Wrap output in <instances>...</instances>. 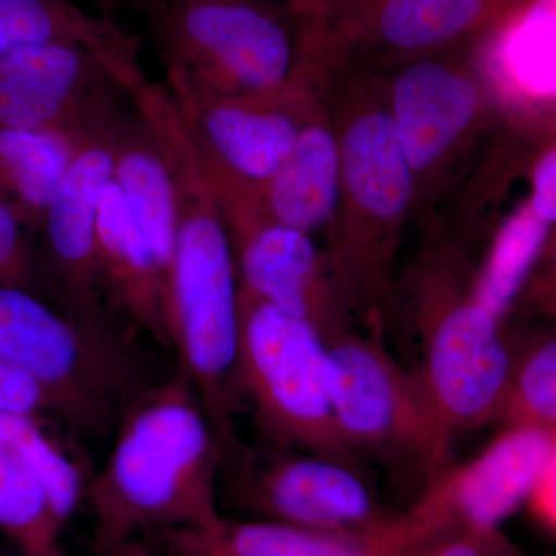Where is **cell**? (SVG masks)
Returning <instances> with one entry per match:
<instances>
[{
    "label": "cell",
    "mask_w": 556,
    "mask_h": 556,
    "mask_svg": "<svg viewBox=\"0 0 556 556\" xmlns=\"http://www.w3.org/2000/svg\"><path fill=\"white\" fill-rule=\"evenodd\" d=\"M131 108L155 139L174 181L177 255L166 308L177 351L226 455L236 450L239 273L228 228L188 124L164 84L142 79Z\"/></svg>",
    "instance_id": "cell-1"
},
{
    "label": "cell",
    "mask_w": 556,
    "mask_h": 556,
    "mask_svg": "<svg viewBox=\"0 0 556 556\" xmlns=\"http://www.w3.org/2000/svg\"><path fill=\"white\" fill-rule=\"evenodd\" d=\"M331 101L340 189L327 258L354 321L380 338L396 313L397 251L415 212V185L388 115L380 73L348 65L332 83Z\"/></svg>",
    "instance_id": "cell-2"
},
{
    "label": "cell",
    "mask_w": 556,
    "mask_h": 556,
    "mask_svg": "<svg viewBox=\"0 0 556 556\" xmlns=\"http://www.w3.org/2000/svg\"><path fill=\"white\" fill-rule=\"evenodd\" d=\"M226 453L185 372L144 388L121 417L112 452L87 484L94 536L142 538L219 517Z\"/></svg>",
    "instance_id": "cell-3"
},
{
    "label": "cell",
    "mask_w": 556,
    "mask_h": 556,
    "mask_svg": "<svg viewBox=\"0 0 556 556\" xmlns=\"http://www.w3.org/2000/svg\"><path fill=\"white\" fill-rule=\"evenodd\" d=\"M422 244L404 291L422 350L420 369L452 438L496 419L515 356L503 320L475 295L477 268L439 215L419 222Z\"/></svg>",
    "instance_id": "cell-4"
},
{
    "label": "cell",
    "mask_w": 556,
    "mask_h": 556,
    "mask_svg": "<svg viewBox=\"0 0 556 556\" xmlns=\"http://www.w3.org/2000/svg\"><path fill=\"white\" fill-rule=\"evenodd\" d=\"M0 361L35 379L54 416L84 437L118 427L144 390L119 327H93L21 289L0 288Z\"/></svg>",
    "instance_id": "cell-5"
},
{
    "label": "cell",
    "mask_w": 556,
    "mask_h": 556,
    "mask_svg": "<svg viewBox=\"0 0 556 556\" xmlns=\"http://www.w3.org/2000/svg\"><path fill=\"white\" fill-rule=\"evenodd\" d=\"M237 387L280 448L358 468L329 390L327 342L308 321L276 308L239 283Z\"/></svg>",
    "instance_id": "cell-6"
},
{
    "label": "cell",
    "mask_w": 556,
    "mask_h": 556,
    "mask_svg": "<svg viewBox=\"0 0 556 556\" xmlns=\"http://www.w3.org/2000/svg\"><path fill=\"white\" fill-rule=\"evenodd\" d=\"M148 17L170 83L226 97H268L294 83V33L262 0H182Z\"/></svg>",
    "instance_id": "cell-7"
},
{
    "label": "cell",
    "mask_w": 556,
    "mask_h": 556,
    "mask_svg": "<svg viewBox=\"0 0 556 556\" xmlns=\"http://www.w3.org/2000/svg\"><path fill=\"white\" fill-rule=\"evenodd\" d=\"M327 356L332 407L348 444L430 484L441 477L453 438L420 372L394 361L380 338L354 329L327 342Z\"/></svg>",
    "instance_id": "cell-8"
},
{
    "label": "cell",
    "mask_w": 556,
    "mask_h": 556,
    "mask_svg": "<svg viewBox=\"0 0 556 556\" xmlns=\"http://www.w3.org/2000/svg\"><path fill=\"white\" fill-rule=\"evenodd\" d=\"M478 43L380 75L388 115L412 170L419 222L438 215L450 179L484 134L495 104L473 51Z\"/></svg>",
    "instance_id": "cell-9"
},
{
    "label": "cell",
    "mask_w": 556,
    "mask_h": 556,
    "mask_svg": "<svg viewBox=\"0 0 556 556\" xmlns=\"http://www.w3.org/2000/svg\"><path fill=\"white\" fill-rule=\"evenodd\" d=\"M200 153L228 228L241 287L308 321L325 342L353 331L354 318L314 237L270 218L257 189L232 177L203 150Z\"/></svg>",
    "instance_id": "cell-10"
},
{
    "label": "cell",
    "mask_w": 556,
    "mask_h": 556,
    "mask_svg": "<svg viewBox=\"0 0 556 556\" xmlns=\"http://www.w3.org/2000/svg\"><path fill=\"white\" fill-rule=\"evenodd\" d=\"M448 526L422 501L369 529L318 530L219 515L206 526L144 536L167 556H430Z\"/></svg>",
    "instance_id": "cell-11"
},
{
    "label": "cell",
    "mask_w": 556,
    "mask_h": 556,
    "mask_svg": "<svg viewBox=\"0 0 556 556\" xmlns=\"http://www.w3.org/2000/svg\"><path fill=\"white\" fill-rule=\"evenodd\" d=\"M121 113L115 105L91 121L42 229V265L64 309L93 327H116L102 299L97 274V230L102 195L113 181V139Z\"/></svg>",
    "instance_id": "cell-12"
},
{
    "label": "cell",
    "mask_w": 556,
    "mask_h": 556,
    "mask_svg": "<svg viewBox=\"0 0 556 556\" xmlns=\"http://www.w3.org/2000/svg\"><path fill=\"white\" fill-rule=\"evenodd\" d=\"M361 468L285 448L241 457L233 504L254 519L318 530L369 529L396 517L379 503Z\"/></svg>",
    "instance_id": "cell-13"
},
{
    "label": "cell",
    "mask_w": 556,
    "mask_h": 556,
    "mask_svg": "<svg viewBox=\"0 0 556 556\" xmlns=\"http://www.w3.org/2000/svg\"><path fill=\"white\" fill-rule=\"evenodd\" d=\"M164 86L199 148L257 190L288 159L306 113L327 89L298 72L288 90L268 97H226L170 80Z\"/></svg>",
    "instance_id": "cell-14"
},
{
    "label": "cell",
    "mask_w": 556,
    "mask_h": 556,
    "mask_svg": "<svg viewBox=\"0 0 556 556\" xmlns=\"http://www.w3.org/2000/svg\"><path fill=\"white\" fill-rule=\"evenodd\" d=\"M115 89L108 68L80 47L13 51L0 58V127L84 130L115 105Z\"/></svg>",
    "instance_id": "cell-15"
},
{
    "label": "cell",
    "mask_w": 556,
    "mask_h": 556,
    "mask_svg": "<svg viewBox=\"0 0 556 556\" xmlns=\"http://www.w3.org/2000/svg\"><path fill=\"white\" fill-rule=\"evenodd\" d=\"M526 0H379L351 49L371 72L475 46Z\"/></svg>",
    "instance_id": "cell-16"
},
{
    "label": "cell",
    "mask_w": 556,
    "mask_h": 556,
    "mask_svg": "<svg viewBox=\"0 0 556 556\" xmlns=\"http://www.w3.org/2000/svg\"><path fill=\"white\" fill-rule=\"evenodd\" d=\"M555 447V431L507 427L481 455L434 479L424 495L459 532L501 526L529 501Z\"/></svg>",
    "instance_id": "cell-17"
},
{
    "label": "cell",
    "mask_w": 556,
    "mask_h": 556,
    "mask_svg": "<svg viewBox=\"0 0 556 556\" xmlns=\"http://www.w3.org/2000/svg\"><path fill=\"white\" fill-rule=\"evenodd\" d=\"M97 274L110 313L123 316L160 345L169 346V280L115 181L101 200Z\"/></svg>",
    "instance_id": "cell-18"
},
{
    "label": "cell",
    "mask_w": 556,
    "mask_h": 556,
    "mask_svg": "<svg viewBox=\"0 0 556 556\" xmlns=\"http://www.w3.org/2000/svg\"><path fill=\"white\" fill-rule=\"evenodd\" d=\"M339 189V134L331 89H325L306 113L288 159L257 193L270 218L314 237L331 228Z\"/></svg>",
    "instance_id": "cell-19"
},
{
    "label": "cell",
    "mask_w": 556,
    "mask_h": 556,
    "mask_svg": "<svg viewBox=\"0 0 556 556\" xmlns=\"http://www.w3.org/2000/svg\"><path fill=\"white\" fill-rule=\"evenodd\" d=\"M477 54L493 102L526 113H556V0H526Z\"/></svg>",
    "instance_id": "cell-20"
},
{
    "label": "cell",
    "mask_w": 556,
    "mask_h": 556,
    "mask_svg": "<svg viewBox=\"0 0 556 556\" xmlns=\"http://www.w3.org/2000/svg\"><path fill=\"white\" fill-rule=\"evenodd\" d=\"M40 46L90 51L121 90L144 73L139 39L113 17L86 13L73 0H0V58Z\"/></svg>",
    "instance_id": "cell-21"
},
{
    "label": "cell",
    "mask_w": 556,
    "mask_h": 556,
    "mask_svg": "<svg viewBox=\"0 0 556 556\" xmlns=\"http://www.w3.org/2000/svg\"><path fill=\"white\" fill-rule=\"evenodd\" d=\"M113 181L169 280L177 255V200L169 166L134 110L121 115L113 139ZM169 299V298H167Z\"/></svg>",
    "instance_id": "cell-22"
},
{
    "label": "cell",
    "mask_w": 556,
    "mask_h": 556,
    "mask_svg": "<svg viewBox=\"0 0 556 556\" xmlns=\"http://www.w3.org/2000/svg\"><path fill=\"white\" fill-rule=\"evenodd\" d=\"M84 130L0 127V201L31 237L42 229Z\"/></svg>",
    "instance_id": "cell-23"
},
{
    "label": "cell",
    "mask_w": 556,
    "mask_h": 556,
    "mask_svg": "<svg viewBox=\"0 0 556 556\" xmlns=\"http://www.w3.org/2000/svg\"><path fill=\"white\" fill-rule=\"evenodd\" d=\"M551 229L525 200L496 230L484 262L477 268L475 295L500 320L514 309Z\"/></svg>",
    "instance_id": "cell-24"
},
{
    "label": "cell",
    "mask_w": 556,
    "mask_h": 556,
    "mask_svg": "<svg viewBox=\"0 0 556 556\" xmlns=\"http://www.w3.org/2000/svg\"><path fill=\"white\" fill-rule=\"evenodd\" d=\"M64 527L42 486L0 439V532L20 556H70Z\"/></svg>",
    "instance_id": "cell-25"
},
{
    "label": "cell",
    "mask_w": 556,
    "mask_h": 556,
    "mask_svg": "<svg viewBox=\"0 0 556 556\" xmlns=\"http://www.w3.org/2000/svg\"><path fill=\"white\" fill-rule=\"evenodd\" d=\"M0 439L42 486L62 525H67L87 492L72 457L43 430L36 416L0 413Z\"/></svg>",
    "instance_id": "cell-26"
},
{
    "label": "cell",
    "mask_w": 556,
    "mask_h": 556,
    "mask_svg": "<svg viewBox=\"0 0 556 556\" xmlns=\"http://www.w3.org/2000/svg\"><path fill=\"white\" fill-rule=\"evenodd\" d=\"M496 419L507 427H536L556 433V332L515 356Z\"/></svg>",
    "instance_id": "cell-27"
},
{
    "label": "cell",
    "mask_w": 556,
    "mask_h": 556,
    "mask_svg": "<svg viewBox=\"0 0 556 556\" xmlns=\"http://www.w3.org/2000/svg\"><path fill=\"white\" fill-rule=\"evenodd\" d=\"M30 239L21 219L0 201V288L21 289L46 299L47 289L53 288Z\"/></svg>",
    "instance_id": "cell-28"
},
{
    "label": "cell",
    "mask_w": 556,
    "mask_h": 556,
    "mask_svg": "<svg viewBox=\"0 0 556 556\" xmlns=\"http://www.w3.org/2000/svg\"><path fill=\"white\" fill-rule=\"evenodd\" d=\"M379 0H327L324 20L313 46L329 56L350 62L358 33Z\"/></svg>",
    "instance_id": "cell-29"
},
{
    "label": "cell",
    "mask_w": 556,
    "mask_h": 556,
    "mask_svg": "<svg viewBox=\"0 0 556 556\" xmlns=\"http://www.w3.org/2000/svg\"><path fill=\"white\" fill-rule=\"evenodd\" d=\"M514 309L551 317L556 309V225L552 226L535 266L519 292Z\"/></svg>",
    "instance_id": "cell-30"
},
{
    "label": "cell",
    "mask_w": 556,
    "mask_h": 556,
    "mask_svg": "<svg viewBox=\"0 0 556 556\" xmlns=\"http://www.w3.org/2000/svg\"><path fill=\"white\" fill-rule=\"evenodd\" d=\"M0 413L40 417L54 415L42 387L13 365L0 361Z\"/></svg>",
    "instance_id": "cell-31"
},
{
    "label": "cell",
    "mask_w": 556,
    "mask_h": 556,
    "mask_svg": "<svg viewBox=\"0 0 556 556\" xmlns=\"http://www.w3.org/2000/svg\"><path fill=\"white\" fill-rule=\"evenodd\" d=\"M430 556H530L501 526H477L447 538Z\"/></svg>",
    "instance_id": "cell-32"
},
{
    "label": "cell",
    "mask_w": 556,
    "mask_h": 556,
    "mask_svg": "<svg viewBox=\"0 0 556 556\" xmlns=\"http://www.w3.org/2000/svg\"><path fill=\"white\" fill-rule=\"evenodd\" d=\"M527 200L538 217L551 226L556 225V144L536 161L532 170V192Z\"/></svg>",
    "instance_id": "cell-33"
},
{
    "label": "cell",
    "mask_w": 556,
    "mask_h": 556,
    "mask_svg": "<svg viewBox=\"0 0 556 556\" xmlns=\"http://www.w3.org/2000/svg\"><path fill=\"white\" fill-rule=\"evenodd\" d=\"M529 501L538 517L556 532V447Z\"/></svg>",
    "instance_id": "cell-34"
},
{
    "label": "cell",
    "mask_w": 556,
    "mask_h": 556,
    "mask_svg": "<svg viewBox=\"0 0 556 556\" xmlns=\"http://www.w3.org/2000/svg\"><path fill=\"white\" fill-rule=\"evenodd\" d=\"M327 0H287L288 16L294 25V35L309 36L318 31L324 20Z\"/></svg>",
    "instance_id": "cell-35"
},
{
    "label": "cell",
    "mask_w": 556,
    "mask_h": 556,
    "mask_svg": "<svg viewBox=\"0 0 556 556\" xmlns=\"http://www.w3.org/2000/svg\"><path fill=\"white\" fill-rule=\"evenodd\" d=\"M94 556H160L148 541L142 538H129V540H104L93 538Z\"/></svg>",
    "instance_id": "cell-36"
},
{
    "label": "cell",
    "mask_w": 556,
    "mask_h": 556,
    "mask_svg": "<svg viewBox=\"0 0 556 556\" xmlns=\"http://www.w3.org/2000/svg\"><path fill=\"white\" fill-rule=\"evenodd\" d=\"M91 3L100 9L102 16L113 17L118 10L129 9L148 14L152 0H90Z\"/></svg>",
    "instance_id": "cell-37"
},
{
    "label": "cell",
    "mask_w": 556,
    "mask_h": 556,
    "mask_svg": "<svg viewBox=\"0 0 556 556\" xmlns=\"http://www.w3.org/2000/svg\"><path fill=\"white\" fill-rule=\"evenodd\" d=\"M172 2H182V0H152V7H150L148 14L150 13V11L155 9V7L163 5V3ZM229 2H254V0H229ZM148 14H146V16H148Z\"/></svg>",
    "instance_id": "cell-38"
},
{
    "label": "cell",
    "mask_w": 556,
    "mask_h": 556,
    "mask_svg": "<svg viewBox=\"0 0 556 556\" xmlns=\"http://www.w3.org/2000/svg\"><path fill=\"white\" fill-rule=\"evenodd\" d=\"M548 318H552V320H556V309L554 311V314H552V316Z\"/></svg>",
    "instance_id": "cell-39"
},
{
    "label": "cell",
    "mask_w": 556,
    "mask_h": 556,
    "mask_svg": "<svg viewBox=\"0 0 556 556\" xmlns=\"http://www.w3.org/2000/svg\"><path fill=\"white\" fill-rule=\"evenodd\" d=\"M0 556H11V555H9V554H3V552H0ZM17 556H20V555H17Z\"/></svg>",
    "instance_id": "cell-40"
}]
</instances>
